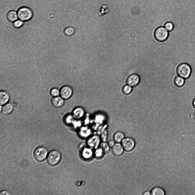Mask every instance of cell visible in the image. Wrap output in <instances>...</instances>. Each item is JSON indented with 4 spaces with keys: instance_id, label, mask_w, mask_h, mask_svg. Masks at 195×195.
Listing matches in <instances>:
<instances>
[{
    "instance_id": "obj_5",
    "label": "cell",
    "mask_w": 195,
    "mask_h": 195,
    "mask_svg": "<svg viewBox=\"0 0 195 195\" xmlns=\"http://www.w3.org/2000/svg\"><path fill=\"white\" fill-rule=\"evenodd\" d=\"M154 35L157 40L163 42L167 39L169 35V31L164 26H161L157 27L155 30Z\"/></svg>"
},
{
    "instance_id": "obj_24",
    "label": "cell",
    "mask_w": 195,
    "mask_h": 195,
    "mask_svg": "<svg viewBox=\"0 0 195 195\" xmlns=\"http://www.w3.org/2000/svg\"><path fill=\"white\" fill-rule=\"evenodd\" d=\"M23 24V21L20 20H17L13 23V26L16 28H19L22 26Z\"/></svg>"
},
{
    "instance_id": "obj_9",
    "label": "cell",
    "mask_w": 195,
    "mask_h": 195,
    "mask_svg": "<svg viewBox=\"0 0 195 195\" xmlns=\"http://www.w3.org/2000/svg\"><path fill=\"white\" fill-rule=\"evenodd\" d=\"M140 81L139 76L136 74H133L129 75L126 80L127 84L132 87L137 85Z\"/></svg>"
},
{
    "instance_id": "obj_26",
    "label": "cell",
    "mask_w": 195,
    "mask_h": 195,
    "mask_svg": "<svg viewBox=\"0 0 195 195\" xmlns=\"http://www.w3.org/2000/svg\"><path fill=\"white\" fill-rule=\"evenodd\" d=\"M114 144V142L113 141H110L109 142H108V144L109 146V147H112V146H113Z\"/></svg>"
},
{
    "instance_id": "obj_22",
    "label": "cell",
    "mask_w": 195,
    "mask_h": 195,
    "mask_svg": "<svg viewBox=\"0 0 195 195\" xmlns=\"http://www.w3.org/2000/svg\"><path fill=\"white\" fill-rule=\"evenodd\" d=\"M109 146L108 144L105 143L103 142L100 145V148L102 150L103 152H107L109 149Z\"/></svg>"
},
{
    "instance_id": "obj_12",
    "label": "cell",
    "mask_w": 195,
    "mask_h": 195,
    "mask_svg": "<svg viewBox=\"0 0 195 195\" xmlns=\"http://www.w3.org/2000/svg\"><path fill=\"white\" fill-rule=\"evenodd\" d=\"M61 97H56L53 98L51 100L53 106L57 108L61 107L63 104L64 101Z\"/></svg>"
},
{
    "instance_id": "obj_23",
    "label": "cell",
    "mask_w": 195,
    "mask_h": 195,
    "mask_svg": "<svg viewBox=\"0 0 195 195\" xmlns=\"http://www.w3.org/2000/svg\"><path fill=\"white\" fill-rule=\"evenodd\" d=\"M50 94L53 97L58 96L60 94V91L56 88H53L50 91Z\"/></svg>"
},
{
    "instance_id": "obj_29",
    "label": "cell",
    "mask_w": 195,
    "mask_h": 195,
    "mask_svg": "<svg viewBox=\"0 0 195 195\" xmlns=\"http://www.w3.org/2000/svg\"><path fill=\"white\" fill-rule=\"evenodd\" d=\"M192 104L193 106L195 108V98L192 100Z\"/></svg>"
},
{
    "instance_id": "obj_28",
    "label": "cell",
    "mask_w": 195,
    "mask_h": 195,
    "mask_svg": "<svg viewBox=\"0 0 195 195\" xmlns=\"http://www.w3.org/2000/svg\"><path fill=\"white\" fill-rule=\"evenodd\" d=\"M143 194L144 195H149L151 194L149 192L146 191L144 192Z\"/></svg>"
},
{
    "instance_id": "obj_21",
    "label": "cell",
    "mask_w": 195,
    "mask_h": 195,
    "mask_svg": "<svg viewBox=\"0 0 195 195\" xmlns=\"http://www.w3.org/2000/svg\"><path fill=\"white\" fill-rule=\"evenodd\" d=\"M164 27L168 31L170 32L173 29L174 26L173 23L168 21L165 24Z\"/></svg>"
},
{
    "instance_id": "obj_30",
    "label": "cell",
    "mask_w": 195,
    "mask_h": 195,
    "mask_svg": "<svg viewBox=\"0 0 195 195\" xmlns=\"http://www.w3.org/2000/svg\"><path fill=\"white\" fill-rule=\"evenodd\" d=\"M193 116L194 118V119L195 120V112L193 114Z\"/></svg>"
},
{
    "instance_id": "obj_15",
    "label": "cell",
    "mask_w": 195,
    "mask_h": 195,
    "mask_svg": "<svg viewBox=\"0 0 195 195\" xmlns=\"http://www.w3.org/2000/svg\"><path fill=\"white\" fill-rule=\"evenodd\" d=\"M18 17L17 13L14 11H9L7 15V19L10 22H14L17 20Z\"/></svg>"
},
{
    "instance_id": "obj_6",
    "label": "cell",
    "mask_w": 195,
    "mask_h": 195,
    "mask_svg": "<svg viewBox=\"0 0 195 195\" xmlns=\"http://www.w3.org/2000/svg\"><path fill=\"white\" fill-rule=\"evenodd\" d=\"M48 151L45 148L39 146L37 148L34 150L33 156L35 159L37 161H43L46 158Z\"/></svg>"
},
{
    "instance_id": "obj_4",
    "label": "cell",
    "mask_w": 195,
    "mask_h": 195,
    "mask_svg": "<svg viewBox=\"0 0 195 195\" xmlns=\"http://www.w3.org/2000/svg\"><path fill=\"white\" fill-rule=\"evenodd\" d=\"M17 13L19 18L23 21L29 20L33 15V13L31 10L26 7L20 8L18 10Z\"/></svg>"
},
{
    "instance_id": "obj_10",
    "label": "cell",
    "mask_w": 195,
    "mask_h": 195,
    "mask_svg": "<svg viewBox=\"0 0 195 195\" xmlns=\"http://www.w3.org/2000/svg\"><path fill=\"white\" fill-rule=\"evenodd\" d=\"M84 109L81 107H77L75 108L72 112L73 117L76 119H79L81 118L85 114Z\"/></svg>"
},
{
    "instance_id": "obj_13",
    "label": "cell",
    "mask_w": 195,
    "mask_h": 195,
    "mask_svg": "<svg viewBox=\"0 0 195 195\" xmlns=\"http://www.w3.org/2000/svg\"><path fill=\"white\" fill-rule=\"evenodd\" d=\"M2 113L4 115H8L13 110V106L10 103H7L5 104L3 106L1 107V109Z\"/></svg>"
},
{
    "instance_id": "obj_14",
    "label": "cell",
    "mask_w": 195,
    "mask_h": 195,
    "mask_svg": "<svg viewBox=\"0 0 195 195\" xmlns=\"http://www.w3.org/2000/svg\"><path fill=\"white\" fill-rule=\"evenodd\" d=\"M9 97L8 93L4 91H1L0 93V102L1 105L6 104L8 101Z\"/></svg>"
},
{
    "instance_id": "obj_11",
    "label": "cell",
    "mask_w": 195,
    "mask_h": 195,
    "mask_svg": "<svg viewBox=\"0 0 195 195\" xmlns=\"http://www.w3.org/2000/svg\"><path fill=\"white\" fill-rule=\"evenodd\" d=\"M123 149L122 145L117 143L115 144L112 146V152L115 156H119L122 154Z\"/></svg>"
},
{
    "instance_id": "obj_16",
    "label": "cell",
    "mask_w": 195,
    "mask_h": 195,
    "mask_svg": "<svg viewBox=\"0 0 195 195\" xmlns=\"http://www.w3.org/2000/svg\"><path fill=\"white\" fill-rule=\"evenodd\" d=\"M185 82V79L179 76H176L174 80L175 85L179 87H182L184 85Z\"/></svg>"
},
{
    "instance_id": "obj_27",
    "label": "cell",
    "mask_w": 195,
    "mask_h": 195,
    "mask_svg": "<svg viewBox=\"0 0 195 195\" xmlns=\"http://www.w3.org/2000/svg\"><path fill=\"white\" fill-rule=\"evenodd\" d=\"M9 194L7 192L5 191H3L1 192V195H8Z\"/></svg>"
},
{
    "instance_id": "obj_1",
    "label": "cell",
    "mask_w": 195,
    "mask_h": 195,
    "mask_svg": "<svg viewBox=\"0 0 195 195\" xmlns=\"http://www.w3.org/2000/svg\"><path fill=\"white\" fill-rule=\"evenodd\" d=\"M132 73L139 75L140 81L132 87L129 98L138 106L156 108L160 93L159 52L140 50L132 67Z\"/></svg>"
},
{
    "instance_id": "obj_2",
    "label": "cell",
    "mask_w": 195,
    "mask_h": 195,
    "mask_svg": "<svg viewBox=\"0 0 195 195\" xmlns=\"http://www.w3.org/2000/svg\"><path fill=\"white\" fill-rule=\"evenodd\" d=\"M192 72V69L190 65L185 62L179 64L176 68V73L178 76L185 79L188 78Z\"/></svg>"
},
{
    "instance_id": "obj_31",
    "label": "cell",
    "mask_w": 195,
    "mask_h": 195,
    "mask_svg": "<svg viewBox=\"0 0 195 195\" xmlns=\"http://www.w3.org/2000/svg\"><path fill=\"white\" fill-rule=\"evenodd\" d=\"M124 75H125L124 73ZM125 77H126L125 75ZM126 77L127 78V77Z\"/></svg>"
},
{
    "instance_id": "obj_7",
    "label": "cell",
    "mask_w": 195,
    "mask_h": 195,
    "mask_svg": "<svg viewBox=\"0 0 195 195\" xmlns=\"http://www.w3.org/2000/svg\"><path fill=\"white\" fill-rule=\"evenodd\" d=\"M121 145L124 150L128 151L133 149L135 143L132 139L128 137L124 138L121 142Z\"/></svg>"
},
{
    "instance_id": "obj_20",
    "label": "cell",
    "mask_w": 195,
    "mask_h": 195,
    "mask_svg": "<svg viewBox=\"0 0 195 195\" xmlns=\"http://www.w3.org/2000/svg\"><path fill=\"white\" fill-rule=\"evenodd\" d=\"M132 87L126 84L124 85L122 89V93L128 95L130 94L132 90Z\"/></svg>"
},
{
    "instance_id": "obj_25",
    "label": "cell",
    "mask_w": 195,
    "mask_h": 195,
    "mask_svg": "<svg viewBox=\"0 0 195 195\" xmlns=\"http://www.w3.org/2000/svg\"><path fill=\"white\" fill-rule=\"evenodd\" d=\"M85 152L84 153L85 154L84 155L85 156H89L91 155V151L89 149H87L84 150Z\"/></svg>"
},
{
    "instance_id": "obj_3",
    "label": "cell",
    "mask_w": 195,
    "mask_h": 195,
    "mask_svg": "<svg viewBox=\"0 0 195 195\" xmlns=\"http://www.w3.org/2000/svg\"><path fill=\"white\" fill-rule=\"evenodd\" d=\"M61 158L60 153L56 150L50 151L47 155V161L50 166H55L59 162Z\"/></svg>"
},
{
    "instance_id": "obj_17",
    "label": "cell",
    "mask_w": 195,
    "mask_h": 195,
    "mask_svg": "<svg viewBox=\"0 0 195 195\" xmlns=\"http://www.w3.org/2000/svg\"><path fill=\"white\" fill-rule=\"evenodd\" d=\"M124 135L123 133L121 131H118L116 132L114 136V141L117 143L121 142L124 138Z\"/></svg>"
},
{
    "instance_id": "obj_8",
    "label": "cell",
    "mask_w": 195,
    "mask_h": 195,
    "mask_svg": "<svg viewBox=\"0 0 195 195\" xmlns=\"http://www.w3.org/2000/svg\"><path fill=\"white\" fill-rule=\"evenodd\" d=\"M73 91L72 88L68 86H65L60 90V95L64 100L69 98L72 96Z\"/></svg>"
},
{
    "instance_id": "obj_19",
    "label": "cell",
    "mask_w": 195,
    "mask_h": 195,
    "mask_svg": "<svg viewBox=\"0 0 195 195\" xmlns=\"http://www.w3.org/2000/svg\"><path fill=\"white\" fill-rule=\"evenodd\" d=\"M151 194L152 195H164V192L162 189L159 187L154 188L151 191Z\"/></svg>"
},
{
    "instance_id": "obj_18",
    "label": "cell",
    "mask_w": 195,
    "mask_h": 195,
    "mask_svg": "<svg viewBox=\"0 0 195 195\" xmlns=\"http://www.w3.org/2000/svg\"><path fill=\"white\" fill-rule=\"evenodd\" d=\"M75 29L71 27H68L65 28L64 30V34L67 37H71L75 33Z\"/></svg>"
}]
</instances>
